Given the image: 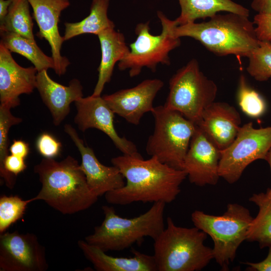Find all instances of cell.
I'll use <instances>...</instances> for the list:
<instances>
[{
  "mask_svg": "<svg viewBox=\"0 0 271 271\" xmlns=\"http://www.w3.org/2000/svg\"><path fill=\"white\" fill-rule=\"evenodd\" d=\"M111 162L126 180L122 187L104 195L107 202L114 205L170 203L180 193V185L187 177L183 170L170 167L155 157L145 160L140 154H123L112 158Z\"/></svg>",
  "mask_w": 271,
  "mask_h": 271,
  "instance_id": "1",
  "label": "cell"
},
{
  "mask_svg": "<svg viewBox=\"0 0 271 271\" xmlns=\"http://www.w3.org/2000/svg\"><path fill=\"white\" fill-rule=\"evenodd\" d=\"M34 171L41 183L34 201L42 200L63 214L86 210L98 199L89 189L80 165L71 156L60 162L45 158Z\"/></svg>",
  "mask_w": 271,
  "mask_h": 271,
  "instance_id": "2",
  "label": "cell"
},
{
  "mask_svg": "<svg viewBox=\"0 0 271 271\" xmlns=\"http://www.w3.org/2000/svg\"><path fill=\"white\" fill-rule=\"evenodd\" d=\"M173 33L178 38L189 37L199 41L219 56L234 55L247 57L258 46L259 42L249 16L231 12L216 14L207 22L177 26Z\"/></svg>",
  "mask_w": 271,
  "mask_h": 271,
  "instance_id": "3",
  "label": "cell"
},
{
  "mask_svg": "<svg viewBox=\"0 0 271 271\" xmlns=\"http://www.w3.org/2000/svg\"><path fill=\"white\" fill-rule=\"evenodd\" d=\"M166 204L155 202L147 212L131 218L122 217L113 207L104 205L103 222L94 228L92 234L85 237V241L106 252L128 248L146 237L154 240L165 228Z\"/></svg>",
  "mask_w": 271,
  "mask_h": 271,
  "instance_id": "4",
  "label": "cell"
},
{
  "mask_svg": "<svg viewBox=\"0 0 271 271\" xmlns=\"http://www.w3.org/2000/svg\"><path fill=\"white\" fill-rule=\"evenodd\" d=\"M207 234L198 228L176 225L167 219V226L154 240L157 271H198L213 259L212 248L204 245Z\"/></svg>",
  "mask_w": 271,
  "mask_h": 271,
  "instance_id": "5",
  "label": "cell"
},
{
  "mask_svg": "<svg viewBox=\"0 0 271 271\" xmlns=\"http://www.w3.org/2000/svg\"><path fill=\"white\" fill-rule=\"evenodd\" d=\"M253 218L247 208L236 203L228 204L226 211L220 216L200 210H195L191 214L195 227L213 240V258L223 270H228L238 247L246 240Z\"/></svg>",
  "mask_w": 271,
  "mask_h": 271,
  "instance_id": "6",
  "label": "cell"
},
{
  "mask_svg": "<svg viewBox=\"0 0 271 271\" xmlns=\"http://www.w3.org/2000/svg\"><path fill=\"white\" fill-rule=\"evenodd\" d=\"M151 113L155 126L147 143V153L170 167L182 170L196 125L164 105L154 107Z\"/></svg>",
  "mask_w": 271,
  "mask_h": 271,
  "instance_id": "7",
  "label": "cell"
},
{
  "mask_svg": "<svg viewBox=\"0 0 271 271\" xmlns=\"http://www.w3.org/2000/svg\"><path fill=\"white\" fill-rule=\"evenodd\" d=\"M217 91L216 84L202 73L197 60L193 59L170 79L164 105L197 125L204 110L215 101Z\"/></svg>",
  "mask_w": 271,
  "mask_h": 271,
  "instance_id": "8",
  "label": "cell"
},
{
  "mask_svg": "<svg viewBox=\"0 0 271 271\" xmlns=\"http://www.w3.org/2000/svg\"><path fill=\"white\" fill-rule=\"evenodd\" d=\"M157 16L162 26L161 33L152 34L149 22L138 24L135 29L136 41L129 45V52L118 63V69H128L131 77L139 75L144 67L155 72L160 63L169 65L170 52L181 44L180 38L173 33L178 26L175 21L170 20L160 11Z\"/></svg>",
  "mask_w": 271,
  "mask_h": 271,
  "instance_id": "9",
  "label": "cell"
},
{
  "mask_svg": "<svg viewBox=\"0 0 271 271\" xmlns=\"http://www.w3.org/2000/svg\"><path fill=\"white\" fill-rule=\"evenodd\" d=\"M270 148L271 126L256 128L251 122L244 124L230 145L220 151V177L230 184L237 182L250 163L265 160Z\"/></svg>",
  "mask_w": 271,
  "mask_h": 271,
  "instance_id": "10",
  "label": "cell"
},
{
  "mask_svg": "<svg viewBox=\"0 0 271 271\" xmlns=\"http://www.w3.org/2000/svg\"><path fill=\"white\" fill-rule=\"evenodd\" d=\"M45 249L36 235L18 231L0 234L1 271H45Z\"/></svg>",
  "mask_w": 271,
  "mask_h": 271,
  "instance_id": "11",
  "label": "cell"
},
{
  "mask_svg": "<svg viewBox=\"0 0 271 271\" xmlns=\"http://www.w3.org/2000/svg\"><path fill=\"white\" fill-rule=\"evenodd\" d=\"M75 103L77 114L74 121L81 131L84 132L88 128H96L105 133L123 154H140L133 142L117 133L113 123L115 113L102 96L91 95L82 97Z\"/></svg>",
  "mask_w": 271,
  "mask_h": 271,
  "instance_id": "12",
  "label": "cell"
},
{
  "mask_svg": "<svg viewBox=\"0 0 271 271\" xmlns=\"http://www.w3.org/2000/svg\"><path fill=\"white\" fill-rule=\"evenodd\" d=\"M164 84L159 79H146L134 87L102 97L115 114L129 123L138 125L143 115L153 110L154 100Z\"/></svg>",
  "mask_w": 271,
  "mask_h": 271,
  "instance_id": "13",
  "label": "cell"
},
{
  "mask_svg": "<svg viewBox=\"0 0 271 271\" xmlns=\"http://www.w3.org/2000/svg\"><path fill=\"white\" fill-rule=\"evenodd\" d=\"M220 151L196 125L182 167L190 183L198 186L216 185L220 178Z\"/></svg>",
  "mask_w": 271,
  "mask_h": 271,
  "instance_id": "14",
  "label": "cell"
},
{
  "mask_svg": "<svg viewBox=\"0 0 271 271\" xmlns=\"http://www.w3.org/2000/svg\"><path fill=\"white\" fill-rule=\"evenodd\" d=\"M33 11V16L39 27L37 36L45 39L49 43L54 61V70L59 76L65 73L70 64L68 59L61 54L65 41L58 29L61 12L70 5L69 0H28Z\"/></svg>",
  "mask_w": 271,
  "mask_h": 271,
  "instance_id": "15",
  "label": "cell"
},
{
  "mask_svg": "<svg viewBox=\"0 0 271 271\" xmlns=\"http://www.w3.org/2000/svg\"><path fill=\"white\" fill-rule=\"evenodd\" d=\"M64 131L80 153V168L85 176L88 188L93 194L99 197L125 185V178L119 169L113 165L106 166L101 164L92 149L85 146L83 141L71 125L65 124Z\"/></svg>",
  "mask_w": 271,
  "mask_h": 271,
  "instance_id": "16",
  "label": "cell"
},
{
  "mask_svg": "<svg viewBox=\"0 0 271 271\" xmlns=\"http://www.w3.org/2000/svg\"><path fill=\"white\" fill-rule=\"evenodd\" d=\"M38 71L34 66L19 65L10 52L0 43V104L11 108L20 104L19 96L36 88Z\"/></svg>",
  "mask_w": 271,
  "mask_h": 271,
  "instance_id": "17",
  "label": "cell"
},
{
  "mask_svg": "<svg viewBox=\"0 0 271 271\" xmlns=\"http://www.w3.org/2000/svg\"><path fill=\"white\" fill-rule=\"evenodd\" d=\"M241 117L235 107L224 102H213L203 111L197 126L220 151L235 139L240 128Z\"/></svg>",
  "mask_w": 271,
  "mask_h": 271,
  "instance_id": "18",
  "label": "cell"
},
{
  "mask_svg": "<svg viewBox=\"0 0 271 271\" xmlns=\"http://www.w3.org/2000/svg\"><path fill=\"white\" fill-rule=\"evenodd\" d=\"M36 88L49 109L55 125H59L68 115L71 103L83 95V87L78 79H73L68 86H64L53 80L47 70L38 72Z\"/></svg>",
  "mask_w": 271,
  "mask_h": 271,
  "instance_id": "19",
  "label": "cell"
},
{
  "mask_svg": "<svg viewBox=\"0 0 271 271\" xmlns=\"http://www.w3.org/2000/svg\"><path fill=\"white\" fill-rule=\"evenodd\" d=\"M78 245L97 271H157L153 255L134 250L132 257H114L85 240H79Z\"/></svg>",
  "mask_w": 271,
  "mask_h": 271,
  "instance_id": "20",
  "label": "cell"
},
{
  "mask_svg": "<svg viewBox=\"0 0 271 271\" xmlns=\"http://www.w3.org/2000/svg\"><path fill=\"white\" fill-rule=\"evenodd\" d=\"M101 57L98 68V76L93 96H100L106 83L110 82L115 64L128 53L129 48L124 35L114 28L106 29L98 35Z\"/></svg>",
  "mask_w": 271,
  "mask_h": 271,
  "instance_id": "21",
  "label": "cell"
},
{
  "mask_svg": "<svg viewBox=\"0 0 271 271\" xmlns=\"http://www.w3.org/2000/svg\"><path fill=\"white\" fill-rule=\"evenodd\" d=\"M180 16L175 20L178 26L195 22L200 19L211 18L220 12L249 16V11L232 0H178Z\"/></svg>",
  "mask_w": 271,
  "mask_h": 271,
  "instance_id": "22",
  "label": "cell"
},
{
  "mask_svg": "<svg viewBox=\"0 0 271 271\" xmlns=\"http://www.w3.org/2000/svg\"><path fill=\"white\" fill-rule=\"evenodd\" d=\"M109 2L110 0H92L87 17L78 22H65L64 40L85 34L98 35L106 29L114 28V24L107 15Z\"/></svg>",
  "mask_w": 271,
  "mask_h": 271,
  "instance_id": "23",
  "label": "cell"
},
{
  "mask_svg": "<svg viewBox=\"0 0 271 271\" xmlns=\"http://www.w3.org/2000/svg\"><path fill=\"white\" fill-rule=\"evenodd\" d=\"M1 42L10 52L24 56L34 65L38 72L54 69L52 57L46 55L38 47L36 42L8 32L0 31Z\"/></svg>",
  "mask_w": 271,
  "mask_h": 271,
  "instance_id": "24",
  "label": "cell"
},
{
  "mask_svg": "<svg viewBox=\"0 0 271 271\" xmlns=\"http://www.w3.org/2000/svg\"><path fill=\"white\" fill-rule=\"evenodd\" d=\"M249 201L258 207L250 225L246 240L258 242L261 248L271 245V196L266 193L253 194Z\"/></svg>",
  "mask_w": 271,
  "mask_h": 271,
  "instance_id": "25",
  "label": "cell"
},
{
  "mask_svg": "<svg viewBox=\"0 0 271 271\" xmlns=\"http://www.w3.org/2000/svg\"><path fill=\"white\" fill-rule=\"evenodd\" d=\"M33 26L28 0H14L0 21V31L15 33L36 42Z\"/></svg>",
  "mask_w": 271,
  "mask_h": 271,
  "instance_id": "26",
  "label": "cell"
},
{
  "mask_svg": "<svg viewBox=\"0 0 271 271\" xmlns=\"http://www.w3.org/2000/svg\"><path fill=\"white\" fill-rule=\"evenodd\" d=\"M11 108L6 105L0 104V176L6 186L13 189L16 182V177L7 171L4 168V162L9 155L8 133L10 128L22 122V119L13 115Z\"/></svg>",
  "mask_w": 271,
  "mask_h": 271,
  "instance_id": "27",
  "label": "cell"
},
{
  "mask_svg": "<svg viewBox=\"0 0 271 271\" xmlns=\"http://www.w3.org/2000/svg\"><path fill=\"white\" fill-rule=\"evenodd\" d=\"M237 101L243 113L249 117H258L266 110V103L262 96L247 83L245 77L240 76L237 91Z\"/></svg>",
  "mask_w": 271,
  "mask_h": 271,
  "instance_id": "28",
  "label": "cell"
},
{
  "mask_svg": "<svg viewBox=\"0 0 271 271\" xmlns=\"http://www.w3.org/2000/svg\"><path fill=\"white\" fill-rule=\"evenodd\" d=\"M246 71L255 80L265 81L271 78V44L259 41L257 47L247 56Z\"/></svg>",
  "mask_w": 271,
  "mask_h": 271,
  "instance_id": "29",
  "label": "cell"
},
{
  "mask_svg": "<svg viewBox=\"0 0 271 271\" xmlns=\"http://www.w3.org/2000/svg\"><path fill=\"white\" fill-rule=\"evenodd\" d=\"M34 201L32 198L23 200L18 196H2L0 198V234L21 219L27 205Z\"/></svg>",
  "mask_w": 271,
  "mask_h": 271,
  "instance_id": "30",
  "label": "cell"
},
{
  "mask_svg": "<svg viewBox=\"0 0 271 271\" xmlns=\"http://www.w3.org/2000/svg\"><path fill=\"white\" fill-rule=\"evenodd\" d=\"M36 147L38 152L45 158H53L57 156L62 145L52 135L44 132L38 138Z\"/></svg>",
  "mask_w": 271,
  "mask_h": 271,
  "instance_id": "31",
  "label": "cell"
},
{
  "mask_svg": "<svg viewBox=\"0 0 271 271\" xmlns=\"http://www.w3.org/2000/svg\"><path fill=\"white\" fill-rule=\"evenodd\" d=\"M253 22L258 40L271 44V14L257 13Z\"/></svg>",
  "mask_w": 271,
  "mask_h": 271,
  "instance_id": "32",
  "label": "cell"
},
{
  "mask_svg": "<svg viewBox=\"0 0 271 271\" xmlns=\"http://www.w3.org/2000/svg\"><path fill=\"white\" fill-rule=\"evenodd\" d=\"M24 158L9 155L4 162V168L9 172L17 176L27 168Z\"/></svg>",
  "mask_w": 271,
  "mask_h": 271,
  "instance_id": "33",
  "label": "cell"
},
{
  "mask_svg": "<svg viewBox=\"0 0 271 271\" xmlns=\"http://www.w3.org/2000/svg\"><path fill=\"white\" fill-rule=\"evenodd\" d=\"M9 151L12 155L25 159L29 153V145L23 140H14L9 148Z\"/></svg>",
  "mask_w": 271,
  "mask_h": 271,
  "instance_id": "34",
  "label": "cell"
},
{
  "mask_svg": "<svg viewBox=\"0 0 271 271\" xmlns=\"http://www.w3.org/2000/svg\"><path fill=\"white\" fill-rule=\"evenodd\" d=\"M251 270L255 271H271V245L269 246V250L266 257L262 261L256 262H244Z\"/></svg>",
  "mask_w": 271,
  "mask_h": 271,
  "instance_id": "35",
  "label": "cell"
},
{
  "mask_svg": "<svg viewBox=\"0 0 271 271\" xmlns=\"http://www.w3.org/2000/svg\"><path fill=\"white\" fill-rule=\"evenodd\" d=\"M250 6L257 13L271 14V0H252Z\"/></svg>",
  "mask_w": 271,
  "mask_h": 271,
  "instance_id": "36",
  "label": "cell"
},
{
  "mask_svg": "<svg viewBox=\"0 0 271 271\" xmlns=\"http://www.w3.org/2000/svg\"><path fill=\"white\" fill-rule=\"evenodd\" d=\"M14 0H0V21L7 15L9 8Z\"/></svg>",
  "mask_w": 271,
  "mask_h": 271,
  "instance_id": "37",
  "label": "cell"
},
{
  "mask_svg": "<svg viewBox=\"0 0 271 271\" xmlns=\"http://www.w3.org/2000/svg\"><path fill=\"white\" fill-rule=\"evenodd\" d=\"M265 160L268 163L271 171V148L268 152ZM266 193L268 195L271 196V187L267 190Z\"/></svg>",
  "mask_w": 271,
  "mask_h": 271,
  "instance_id": "38",
  "label": "cell"
}]
</instances>
